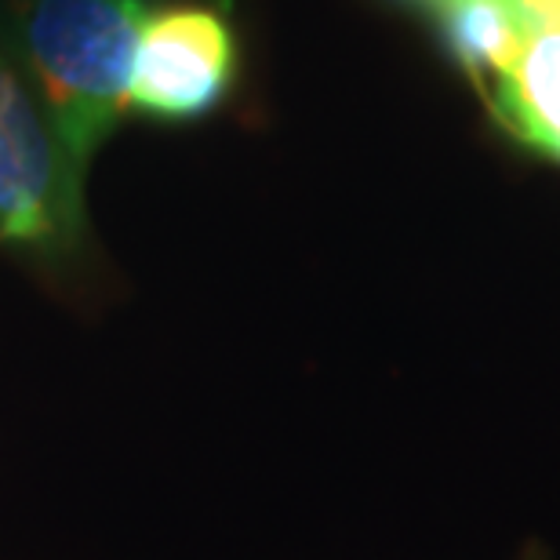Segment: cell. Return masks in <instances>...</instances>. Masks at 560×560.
I'll list each match as a JSON object with an SVG mask.
<instances>
[{
  "label": "cell",
  "mask_w": 560,
  "mask_h": 560,
  "mask_svg": "<svg viewBox=\"0 0 560 560\" xmlns=\"http://www.w3.org/2000/svg\"><path fill=\"white\" fill-rule=\"evenodd\" d=\"M145 15L142 0H33L22 19L37 103L81 178L131 106Z\"/></svg>",
  "instance_id": "obj_1"
},
{
  "label": "cell",
  "mask_w": 560,
  "mask_h": 560,
  "mask_svg": "<svg viewBox=\"0 0 560 560\" xmlns=\"http://www.w3.org/2000/svg\"><path fill=\"white\" fill-rule=\"evenodd\" d=\"M84 237V178L40 103L0 70V241L70 252Z\"/></svg>",
  "instance_id": "obj_2"
},
{
  "label": "cell",
  "mask_w": 560,
  "mask_h": 560,
  "mask_svg": "<svg viewBox=\"0 0 560 560\" xmlns=\"http://www.w3.org/2000/svg\"><path fill=\"white\" fill-rule=\"evenodd\" d=\"M237 70L230 22L215 8L150 11L139 33L131 106L161 120H194L222 103Z\"/></svg>",
  "instance_id": "obj_3"
},
{
  "label": "cell",
  "mask_w": 560,
  "mask_h": 560,
  "mask_svg": "<svg viewBox=\"0 0 560 560\" xmlns=\"http://www.w3.org/2000/svg\"><path fill=\"white\" fill-rule=\"evenodd\" d=\"M488 95L499 125L513 139L560 164V30L532 33L517 62Z\"/></svg>",
  "instance_id": "obj_4"
},
{
  "label": "cell",
  "mask_w": 560,
  "mask_h": 560,
  "mask_svg": "<svg viewBox=\"0 0 560 560\" xmlns=\"http://www.w3.org/2000/svg\"><path fill=\"white\" fill-rule=\"evenodd\" d=\"M441 19L447 48L485 88L495 84L532 40L517 0H441Z\"/></svg>",
  "instance_id": "obj_5"
},
{
  "label": "cell",
  "mask_w": 560,
  "mask_h": 560,
  "mask_svg": "<svg viewBox=\"0 0 560 560\" xmlns=\"http://www.w3.org/2000/svg\"><path fill=\"white\" fill-rule=\"evenodd\" d=\"M517 8L528 19L532 33L542 30H560V0H517Z\"/></svg>",
  "instance_id": "obj_6"
},
{
  "label": "cell",
  "mask_w": 560,
  "mask_h": 560,
  "mask_svg": "<svg viewBox=\"0 0 560 560\" xmlns=\"http://www.w3.org/2000/svg\"><path fill=\"white\" fill-rule=\"evenodd\" d=\"M436 4H441V0H436Z\"/></svg>",
  "instance_id": "obj_7"
}]
</instances>
